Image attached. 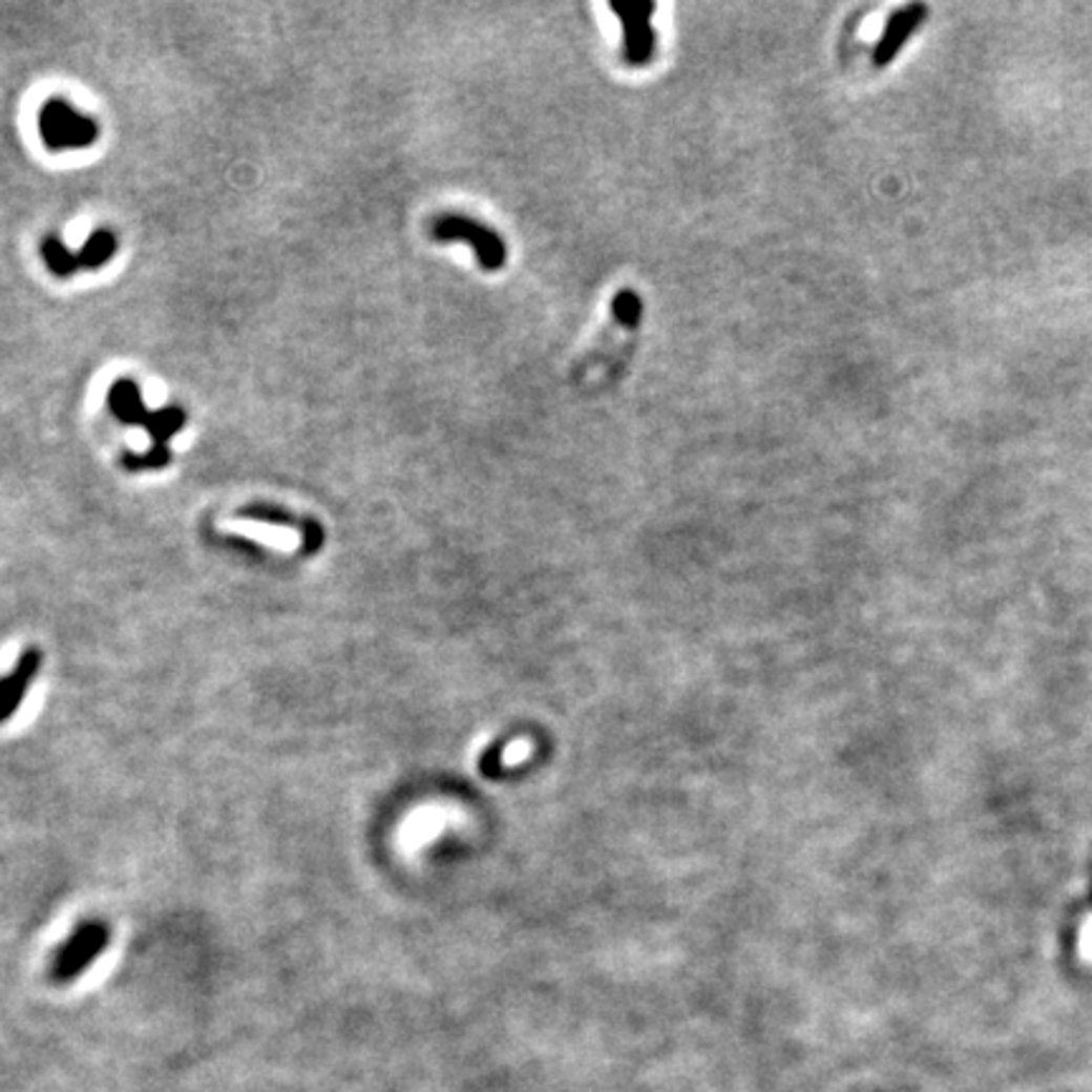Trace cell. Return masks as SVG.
Instances as JSON below:
<instances>
[{
  "label": "cell",
  "instance_id": "1",
  "mask_svg": "<svg viewBox=\"0 0 1092 1092\" xmlns=\"http://www.w3.org/2000/svg\"><path fill=\"white\" fill-rule=\"evenodd\" d=\"M427 231H430L433 238L440 240V244L461 240V244L474 248L478 266H481L483 271L494 273V271H501L506 266L508 251H506L504 238H501V235L496 233L491 226H483L481 220L470 218V215H463V213L436 215V218L430 220V228H427Z\"/></svg>",
  "mask_w": 1092,
  "mask_h": 1092
},
{
  "label": "cell",
  "instance_id": "2",
  "mask_svg": "<svg viewBox=\"0 0 1092 1092\" xmlns=\"http://www.w3.org/2000/svg\"><path fill=\"white\" fill-rule=\"evenodd\" d=\"M610 10L620 18L623 28V61L632 68H643L653 61L657 36L653 28V0H612Z\"/></svg>",
  "mask_w": 1092,
  "mask_h": 1092
},
{
  "label": "cell",
  "instance_id": "3",
  "mask_svg": "<svg viewBox=\"0 0 1092 1092\" xmlns=\"http://www.w3.org/2000/svg\"><path fill=\"white\" fill-rule=\"evenodd\" d=\"M109 946V926L107 923L89 921L77 928V933L68 939L56 953L51 964V979L56 984H68L79 979L89 969L91 964L104 953Z\"/></svg>",
  "mask_w": 1092,
  "mask_h": 1092
},
{
  "label": "cell",
  "instance_id": "4",
  "mask_svg": "<svg viewBox=\"0 0 1092 1092\" xmlns=\"http://www.w3.org/2000/svg\"><path fill=\"white\" fill-rule=\"evenodd\" d=\"M640 316H643V299L637 291L632 289H623L617 291V296L612 299V314H610V324L605 327V332L600 334L597 339L592 341V346L582 355L580 359H576L574 370H572V377L574 380H580L582 375H587L589 370L597 368V364L607 362V355L612 352V341L617 339L620 332H632V329H637V324H640Z\"/></svg>",
  "mask_w": 1092,
  "mask_h": 1092
},
{
  "label": "cell",
  "instance_id": "5",
  "mask_svg": "<svg viewBox=\"0 0 1092 1092\" xmlns=\"http://www.w3.org/2000/svg\"><path fill=\"white\" fill-rule=\"evenodd\" d=\"M39 127L43 140L54 150H68V147H86L97 140V124L86 117L77 114L68 104L51 99L39 117Z\"/></svg>",
  "mask_w": 1092,
  "mask_h": 1092
},
{
  "label": "cell",
  "instance_id": "6",
  "mask_svg": "<svg viewBox=\"0 0 1092 1092\" xmlns=\"http://www.w3.org/2000/svg\"><path fill=\"white\" fill-rule=\"evenodd\" d=\"M928 18V5L926 3H910L903 5L901 10H896L887 18L883 34H880L878 43L873 48V64L878 68L890 66L896 61V56L903 51V46L908 43L910 36L926 23Z\"/></svg>",
  "mask_w": 1092,
  "mask_h": 1092
},
{
  "label": "cell",
  "instance_id": "7",
  "mask_svg": "<svg viewBox=\"0 0 1092 1092\" xmlns=\"http://www.w3.org/2000/svg\"><path fill=\"white\" fill-rule=\"evenodd\" d=\"M43 655L36 648H30L18 657L16 668L10 670L5 678H0V723L8 721L10 716L18 711L21 700L26 698L30 680L39 673Z\"/></svg>",
  "mask_w": 1092,
  "mask_h": 1092
},
{
  "label": "cell",
  "instance_id": "8",
  "mask_svg": "<svg viewBox=\"0 0 1092 1092\" xmlns=\"http://www.w3.org/2000/svg\"><path fill=\"white\" fill-rule=\"evenodd\" d=\"M111 253H114V238L109 233H94L89 238V244L82 251V256L74 258V269L79 266H99L104 264Z\"/></svg>",
  "mask_w": 1092,
  "mask_h": 1092
},
{
  "label": "cell",
  "instance_id": "9",
  "mask_svg": "<svg viewBox=\"0 0 1092 1092\" xmlns=\"http://www.w3.org/2000/svg\"><path fill=\"white\" fill-rule=\"evenodd\" d=\"M1077 953H1079V961H1083V964L1092 966V914L1085 918L1083 926H1079Z\"/></svg>",
  "mask_w": 1092,
  "mask_h": 1092
},
{
  "label": "cell",
  "instance_id": "10",
  "mask_svg": "<svg viewBox=\"0 0 1092 1092\" xmlns=\"http://www.w3.org/2000/svg\"><path fill=\"white\" fill-rule=\"evenodd\" d=\"M529 751H531V743L521 738V741L513 743L511 751H506V754H504V764H517V761L526 759V756H529Z\"/></svg>",
  "mask_w": 1092,
  "mask_h": 1092
}]
</instances>
